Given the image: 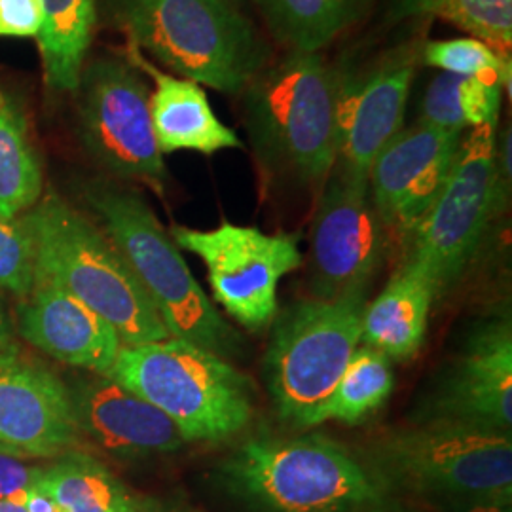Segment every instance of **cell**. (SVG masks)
<instances>
[{"instance_id":"obj_31","label":"cell","mask_w":512,"mask_h":512,"mask_svg":"<svg viewBox=\"0 0 512 512\" xmlns=\"http://www.w3.org/2000/svg\"><path fill=\"white\" fill-rule=\"evenodd\" d=\"M40 0H0V37H38Z\"/></svg>"},{"instance_id":"obj_6","label":"cell","mask_w":512,"mask_h":512,"mask_svg":"<svg viewBox=\"0 0 512 512\" xmlns=\"http://www.w3.org/2000/svg\"><path fill=\"white\" fill-rule=\"evenodd\" d=\"M154 404L186 442H222L253 420L251 380L228 359L179 338L122 346L105 374Z\"/></svg>"},{"instance_id":"obj_2","label":"cell","mask_w":512,"mask_h":512,"mask_svg":"<svg viewBox=\"0 0 512 512\" xmlns=\"http://www.w3.org/2000/svg\"><path fill=\"white\" fill-rule=\"evenodd\" d=\"M84 198L101 230L128 262L169 336L222 359L236 355L241 346L238 332L222 319L148 203L133 190L103 181L88 184Z\"/></svg>"},{"instance_id":"obj_13","label":"cell","mask_w":512,"mask_h":512,"mask_svg":"<svg viewBox=\"0 0 512 512\" xmlns=\"http://www.w3.org/2000/svg\"><path fill=\"white\" fill-rule=\"evenodd\" d=\"M78 439L69 385L18 348L0 355V454L59 458Z\"/></svg>"},{"instance_id":"obj_7","label":"cell","mask_w":512,"mask_h":512,"mask_svg":"<svg viewBox=\"0 0 512 512\" xmlns=\"http://www.w3.org/2000/svg\"><path fill=\"white\" fill-rule=\"evenodd\" d=\"M366 294L294 304L275 323L264 372L277 416L308 429L361 346Z\"/></svg>"},{"instance_id":"obj_19","label":"cell","mask_w":512,"mask_h":512,"mask_svg":"<svg viewBox=\"0 0 512 512\" xmlns=\"http://www.w3.org/2000/svg\"><path fill=\"white\" fill-rule=\"evenodd\" d=\"M128 61L154 80L150 116L162 154L188 150L211 156L220 150L243 148L238 133L220 122L200 84L162 73L133 44H129Z\"/></svg>"},{"instance_id":"obj_37","label":"cell","mask_w":512,"mask_h":512,"mask_svg":"<svg viewBox=\"0 0 512 512\" xmlns=\"http://www.w3.org/2000/svg\"><path fill=\"white\" fill-rule=\"evenodd\" d=\"M0 512H27L21 503L16 501H0Z\"/></svg>"},{"instance_id":"obj_36","label":"cell","mask_w":512,"mask_h":512,"mask_svg":"<svg viewBox=\"0 0 512 512\" xmlns=\"http://www.w3.org/2000/svg\"><path fill=\"white\" fill-rule=\"evenodd\" d=\"M14 348H18L14 342V327H12V321L0 300V355H4Z\"/></svg>"},{"instance_id":"obj_17","label":"cell","mask_w":512,"mask_h":512,"mask_svg":"<svg viewBox=\"0 0 512 512\" xmlns=\"http://www.w3.org/2000/svg\"><path fill=\"white\" fill-rule=\"evenodd\" d=\"M78 435L118 458H150L181 450L186 439L179 427L154 404L105 374L73 385Z\"/></svg>"},{"instance_id":"obj_1","label":"cell","mask_w":512,"mask_h":512,"mask_svg":"<svg viewBox=\"0 0 512 512\" xmlns=\"http://www.w3.org/2000/svg\"><path fill=\"white\" fill-rule=\"evenodd\" d=\"M340 73L319 54L289 52L243 90L245 126L260 162L300 184L325 183L338 160Z\"/></svg>"},{"instance_id":"obj_14","label":"cell","mask_w":512,"mask_h":512,"mask_svg":"<svg viewBox=\"0 0 512 512\" xmlns=\"http://www.w3.org/2000/svg\"><path fill=\"white\" fill-rule=\"evenodd\" d=\"M463 135L418 122L403 128L368 169L370 200L385 228L410 234L437 200Z\"/></svg>"},{"instance_id":"obj_18","label":"cell","mask_w":512,"mask_h":512,"mask_svg":"<svg viewBox=\"0 0 512 512\" xmlns=\"http://www.w3.org/2000/svg\"><path fill=\"white\" fill-rule=\"evenodd\" d=\"M18 330L55 361L95 374H107L124 346L99 313L42 277L19 306Z\"/></svg>"},{"instance_id":"obj_3","label":"cell","mask_w":512,"mask_h":512,"mask_svg":"<svg viewBox=\"0 0 512 512\" xmlns=\"http://www.w3.org/2000/svg\"><path fill=\"white\" fill-rule=\"evenodd\" d=\"M230 488L260 512H378L389 484L323 435L251 439L226 461Z\"/></svg>"},{"instance_id":"obj_10","label":"cell","mask_w":512,"mask_h":512,"mask_svg":"<svg viewBox=\"0 0 512 512\" xmlns=\"http://www.w3.org/2000/svg\"><path fill=\"white\" fill-rule=\"evenodd\" d=\"M171 238L205 264L220 308L253 332L274 323L281 279L304 264L296 234H266L230 220L211 230L173 226Z\"/></svg>"},{"instance_id":"obj_25","label":"cell","mask_w":512,"mask_h":512,"mask_svg":"<svg viewBox=\"0 0 512 512\" xmlns=\"http://www.w3.org/2000/svg\"><path fill=\"white\" fill-rule=\"evenodd\" d=\"M393 385L395 376L391 359L378 349L359 346L329 399L313 414L310 427L332 420L342 423L365 420L384 406Z\"/></svg>"},{"instance_id":"obj_32","label":"cell","mask_w":512,"mask_h":512,"mask_svg":"<svg viewBox=\"0 0 512 512\" xmlns=\"http://www.w3.org/2000/svg\"><path fill=\"white\" fill-rule=\"evenodd\" d=\"M440 0H393L391 14L395 19L429 16Z\"/></svg>"},{"instance_id":"obj_5","label":"cell","mask_w":512,"mask_h":512,"mask_svg":"<svg viewBox=\"0 0 512 512\" xmlns=\"http://www.w3.org/2000/svg\"><path fill=\"white\" fill-rule=\"evenodd\" d=\"M114 14L129 44L217 92H243L268 61L251 19L226 0H116Z\"/></svg>"},{"instance_id":"obj_4","label":"cell","mask_w":512,"mask_h":512,"mask_svg":"<svg viewBox=\"0 0 512 512\" xmlns=\"http://www.w3.org/2000/svg\"><path fill=\"white\" fill-rule=\"evenodd\" d=\"M23 219L35 239L37 277L99 313L124 346L171 338L124 256L86 215L50 194Z\"/></svg>"},{"instance_id":"obj_24","label":"cell","mask_w":512,"mask_h":512,"mask_svg":"<svg viewBox=\"0 0 512 512\" xmlns=\"http://www.w3.org/2000/svg\"><path fill=\"white\" fill-rule=\"evenodd\" d=\"M42 198V165L23 109L0 90V215L21 217Z\"/></svg>"},{"instance_id":"obj_23","label":"cell","mask_w":512,"mask_h":512,"mask_svg":"<svg viewBox=\"0 0 512 512\" xmlns=\"http://www.w3.org/2000/svg\"><path fill=\"white\" fill-rule=\"evenodd\" d=\"M38 488L65 512H129L133 501L128 488L105 463L76 450L44 467Z\"/></svg>"},{"instance_id":"obj_30","label":"cell","mask_w":512,"mask_h":512,"mask_svg":"<svg viewBox=\"0 0 512 512\" xmlns=\"http://www.w3.org/2000/svg\"><path fill=\"white\" fill-rule=\"evenodd\" d=\"M42 475L44 467H35L23 459L0 454V501L21 503L25 495L38 488Z\"/></svg>"},{"instance_id":"obj_27","label":"cell","mask_w":512,"mask_h":512,"mask_svg":"<svg viewBox=\"0 0 512 512\" xmlns=\"http://www.w3.org/2000/svg\"><path fill=\"white\" fill-rule=\"evenodd\" d=\"M429 16L456 25L497 52L511 48L512 0H440Z\"/></svg>"},{"instance_id":"obj_38","label":"cell","mask_w":512,"mask_h":512,"mask_svg":"<svg viewBox=\"0 0 512 512\" xmlns=\"http://www.w3.org/2000/svg\"><path fill=\"white\" fill-rule=\"evenodd\" d=\"M226 2H230V4H232V6H238V8H239V4H241V2H243V0H226Z\"/></svg>"},{"instance_id":"obj_22","label":"cell","mask_w":512,"mask_h":512,"mask_svg":"<svg viewBox=\"0 0 512 512\" xmlns=\"http://www.w3.org/2000/svg\"><path fill=\"white\" fill-rule=\"evenodd\" d=\"M272 35L291 52L319 54L363 16L370 0H255Z\"/></svg>"},{"instance_id":"obj_15","label":"cell","mask_w":512,"mask_h":512,"mask_svg":"<svg viewBox=\"0 0 512 512\" xmlns=\"http://www.w3.org/2000/svg\"><path fill=\"white\" fill-rule=\"evenodd\" d=\"M425 421L511 435L512 327L497 319L476 330L458 363L433 395Z\"/></svg>"},{"instance_id":"obj_11","label":"cell","mask_w":512,"mask_h":512,"mask_svg":"<svg viewBox=\"0 0 512 512\" xmlns=\"http://www.w3.org/2000/svg\"><path fill=\"white\" fill-rule=\"evenodd\" d=\"M78 128L84 147L107 171L147 183L164 194L167 183L147 84L129 61L97 57L78 82Z\"/></svg>"},{"instance_id":"obj_29","label":"cell","mask_w":512,"mask_h":512,"mask_svg":"<svg viewBox=\"0 0 512 512\" xmlns=\"http://www.w3.org/2000/svg\"><path fill=\"white\" fill-rule=\"evenodd\" d=\"M459 82L461 76L440 73L429 82L421 101L420 122L446 129V131H465V124L459 110Z\"/></svg>"},{"instance_id":"obj_28","label":"cell","mask_w":512,"mask_h":512,"mask_svg":"<svg viewBox=\"0 0 512 512\" xmlns=\"http://www.w3.org/2000/svg\"><path fill=\"white\" fill-rule=\"evenodd\" d=\"M37 281L35 239L21 217L0 215V289L27 298Z\"/></svg>"},{"instance_id":"obj_40","label":"cell","mask_w":512,"mask_h":512,"mask_svg":"<svg viewBox=\"0 0 512 512\" xmlns=\"http://www.w3.org/2000/svg\"><path fill=\"white\" fill-rule=\"evenodd\" d=\"M112 2H116V0H112Z\"/></svg>"},{"instance_id":"obj_33","label":"cell","mask_w":512,"mask_h":512,"mask_svg":"<svg viewBox=\"0 0 512 512\" xmlns=\"http://www.w3.org/2000/svg\"><path fill=\"white\" fill-rule=\"evenodd\" d=\"M129 512H192L181 503L160 497H133Z\"/></svg>"},{"instance_id":"obj_12","label":"cell","mask_w":512,"mask_h":512,"mask_svg":"<svg viewBox=\"0 0 512 512\" xmlns=\"http://www.w3.org/2000/svg\"><path fill=\"white\" fill-rule=\"evenodd\" d=\"M385 224L370 200L368 175L332 167L311 234V285L319 300L366 294L384 262Z\"/></svg>"},{"instance_id":"obj_9","label":"cell","mask_w":512,"mask_h":512,"mask_svg":"<svg viewBox=\"0 0 512 512\" xmlns=\"http://www.w3.org/2000/svg\"><path fill=\"white\" fill-rule=\"evenodd\" d=\"M497 128H476L461 139L458 158L437 200L410 230L406 264L431 283L435 298L448 293L475 260L505 188L495 164Z\"/></svg>"},{"instance_id":"obj_35","label":"cell","mask_w":512,"mask_h":512,"mask_svg":"<svg viewBox=\"0 0 512 512\" xmlns=\"http://www.w3.org/2000/svg\"><path fill=\"white\" fill-rule=\"evenodd\" d=\"M23 509L27 512H65L61 507H57L54 499L40 488H33L29 494L23 497L21 501Z\"/></svg>"},{"instance_id":"obj_34","label":"cell","mask_w":512,"mask_h":512,"mask_svg":"<svg viewBox=\"0 0 512 512\" xmlns=\"http://www.w3.org/2000/svg\"><path fill=\"white\" fill-rule=\"evenodd\" d=\"M452 512H511V501L469 499V501H459Z\"/></svg>"},{"instance_id":"obj_8","label":"cell","mask_w":512,"mask_h":512,"mask_svg":"<svg viewBox=\"0 0 512 512\" xmlns=\"http://www.w3.org/2000/svg\"><path fill=\"white\" fill-rule=\"evenodd\" d=\"M372 469L416 494L459 501L512 497V439L505 433L425 421L372 448Z\"/></svg>"},{"instance_id":"obj_39","label":"cell","mask_w":512,"mask_h":512,"mask_svg":"<svg viewBox=\"0 0 512 512\" xmlns=\"http://www.w3.org/2000/svg\"><path fill=\"white\" fill-rule=\"evenodd\" d=\"M378 512H404V511H399V509H395V507H391V509H385V511H378Z\"/></svg>"},{"instance_id":"obj_21","label":"cell","mask_w":512,"mask_h":512,"mask_svg":"<svg viewBox=\"0 0 512 512\" xmlns=\"http://www.w3.org/2000/svg\"><path fill=\"white\" fill-rule=\"evenodd\" d=\"M40 10L44 80L55 92H76L97 23V0H40Z\"/></svg>"},{"instance_id":"obj_16","label":"cell","mask_w":512,"mask_h":512,"mask_svg":"<svg viewBox=\"0 0 512 512\" xmlns=\"http://www.w3.org/2000/svg\"><path fill=\"white\" fill-rule=\"evenodd\" d=\"M414 73V55L397 52L365 73L340 74L338 164L353 173L368 175L380 150L403 129Z\"/></svg>"},{"instance_id":"obj_26","label":"cell","mask_w":512,"mask_h":512,"mask_svg":"<svg viewBox=\"0 0 512 512\" xmlns=\"http://www.w3.org/2000/svg\"><path fill=\"white\" fill-rule=\"evenodd\" d=\"M421 59L440 73L499 80L503 88H511V57L473 37L427 42Z\"/></svg>"},{"instance_id":"obj_20","label":"cell","mask_w":512,"mask_h":512,"mask_svg":"<svg viewBox=\"0 0 512 512\" xmlns=\"http://www.w3.org/2000/svg\"><path fill=\"white\" fill-rule=\"evenodd\" d=\"M433 300L435 291L427 277L404 262L384 291L366 304L361 342L391 361L412 359L425 340Z\"/></svg>"}]
</instances>
